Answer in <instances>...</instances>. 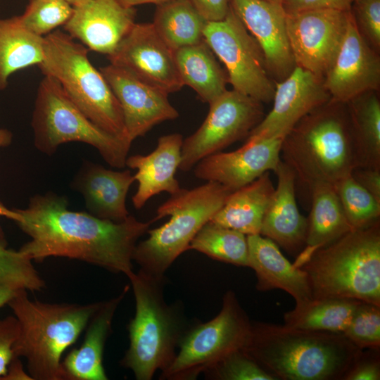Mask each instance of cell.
<instances>
[{"instance_id": "d6a6232c", "label": "cell", "mask_w": 380, "mask_h": 380, "mask_svg": "<svg viewBox=\"0 0 380 380\" xmlns=\"http://www.w3.org/2000/svg\"><path fill=\"white\" fill-rule=\"evenodd\" d=\"M189 250L234 265L248 267L246 235L210 221L198 232Z\"/></svg>"}, {"instance_id": "836d02e7", "label": "cell", "mask_w": 380, "mask_h": 380, "mask_svg": "<svg viewBox=\"0 0 380 380\" xmlns=\"http://www.w3.org/2000/svg\"><path fill=\"white\" fill-rule=\"evenodd\" d=\"M0 216L14 222L18 217L15 209L6 208L0 201ZM32 260L20 250L7 248L0 240V282L15 289L40 291L45 282L33 266Z\"/></svg>"}, {"instance_id": "d590c367", "label": "cell", "mask_w": 380, "mask_h": 380, "mask_svg": "<svg viewBox=\"0 0 380 380\" xmlns=\"http://www.w3.org/2000/svg\"><path fill=\"white\" fill-rule=\"evenodd\" d=\"M73 9V6L64 0H30L19 18L29 31L44 37L64 25L70 18Z\"/></svg>"}, {"instance_id": "d4e9b609", "label": "cell", "mask_w": 380, "mask_h": 380, "mask_svg": "<svg viewBox=\"0 0 380 380\" xmlns=\"http://www.w3.org/2000/svg\"><path fill=\"white\" fill-rule=\"evenodd\" d=\"M129 286L108 300L103 301L87 324L84 341L62 361L68 380H107L103 365L104 347L112 328L115 311L128 292Z\"/></svg>"}, {"instance_id": "d6986e66", "label": "cell", "mask_w": 380, "mask_h": 380, "mask_svg": "<svg viewBox=\"0 0 380 380\" xmlns=\"http://www.w3.org/2000/svg\"><path fill=\"white\" fill-rule=\"evenodd\" d=\"M231 6L259 45L266 69L276 82L284 80L296 63L286 32L281 4L265 0H231Z\"/></svg>"}, {"instance_id": "44dd1931", "label": "cell", "mask_w": 380, "mask_h": 380, "mask_svg": "<svg viewBox=\"0 0 380 380\" xmlns=\"http://www.w3.org/2000/svg\"><path fill=\"white\" fill-rule=\"evenodd\" d=\"M134 182V176L129 170L115 171L86 160L71 186L83 196L89 213L100 219L120 222L129 215L126 197Z\"/></svg>"}, {"instance_id": "ac0fdd59", "label": "cell", "mask_w": 380, "mask_h": 380, "mask_svg": "<svg viewBox=\"0 0 380 380\" xmlns=\"http://www.w3.org/2000/svg\"><path fill=\"white\" fill-rule=\"evenodd\" d=\"M283 138L246 140L239 148L220 151L201 160L194 167L196 177L220 183L232 191L252 182L270 170L274 171L281 160Z\"/></svg>"}, {"instance_id": "f907efd6", "label": "cell", "mask_w": 380, "mask_h": 380, "mask_svg": "<svg viewBox=\"0 0 380 380\" xmlns=\"http://www.w3.org/2000/svg\"><path fill=\"white\" fill-rule=\"evenodd\" d=\"M271 2L280 3L281 4L282 0H265Z\"/></svg>"}, {"instance_id": "3957f363", "label": "cell", "mask_w": 380, "mask_h": 380, "mask_svg": "<svg viewBox=\"0 0 380 380\" xmlns=\"http://www.w3.org/2000/svg\"><path fill=\"white\" fill-rule=\"evenodd\" d=\"M281 156L310 187L350 175L357 161L346 103L330 99L305 115L283 138Z\"/></svg>"}, {"instance_id": "cb8c5ba5", "label": "cell", "mask_w": 380, "mask_h": 380, "mask_svg": "<svg viewBox=\"0 0 380 380\" xmlns=\"http://www.w3.org/2000/svg\"><path fill=\"white\" fill-rule=\"evenodd\" d=\"M277 186L263 217L260 234L289 253L305 246L308 218L299 211L295 194L296 176L282 160L274 171Z\"/></svg>"}, {"instance_id": "f546056e", "label": "cell", "mask_w": 380, "mask_h": 380, "mask_svg": "<svg viewBox=\"0 0 380 380\" xmlns=\"http://www.w3.org/2000/svg\"><path fill=\"white\" fill-rule=\"evenodd\" d=\"M379 91L364 92L346 102L357 167L380 168Z\"/></svg>"}, {"instance_id": "b9f144b4", "label": "cell", "mask_w": 380, "mask_h": 380, "mask_svg": "<svg viewBox=\"0 0 380 380\" xmlns=\"http://www.w3.org/2000/svg\"><path fill=\"white\" fill-rule=\"evenodd\" d=\"M189 1L207 22L223 20L231 7V0H189Z\"/></svg>"}, {"instance_id": "ab89813d", "label": "cell", "mask_w": 380, "mask_h": 380, "mask_svg": "<svg viewBox=\"0 0 380 380\" xmlns=\"http://www.w3.org/2000/svg\"><path fill=\"white\" fill-rule=\"evenodd\" d=\"M19 332V323L15 316L0 319V378L5 375L13 357V346Z\"/></svg>"}, {"instance_id": "7c38bea8", "label": "cell", "mask_w": 380, "mask_h": 380, "mask_svg": "<svg viewBox=\"0 0 380 380\" xmlns=\"http://www.w3.org/2000/svg\"><path fill=\"white\" fill-rule=\"evenodd\" d=\"M199 128L183 140L179 169L191 170L203 158L248 137L265 116L262 103L234 89L209 104Z\"/></svg>"}, {"instance_id": "603a6c76", "label": "cell", "mask_w": 380, "mask_h": 380, "mask_svg": "<svg viewBox=\"0 0 380 380\" xmlns=\"http://www.w3.org/2000/svg\"><path fill=\"white\" fill-rule=\"evenodd\" d=\"M246 237L248 267L255 272L258 290L282 289L295 299L296 305L313 299L306 272L291 263L273 241L260 234Z\"/></svg>"}, {"instance_id": "bcb514c9", "label": "cell", "mask_w": 380, "mask_h": 380, "mask_svg": "<svg viewBox=\"0 0 380 380\" xmlns=\"http://www.w3.org/2000/svg\"><path fill=\"white\" fill-rule=\"evenodd\" d=\"M18 290L0 282V308L8 304Z\"/></svg>"}, {"instance_id": "5b68a950", "label": "cell", "mask_w": 380, "mask_h": 380, "mask_svg": "<svg viewBox=\"0 0 380 380\" xmlns=\"http://www.w3.org/2000/svg\"><path fill=\"white\" fill-rule=\"evenodd\" d=\"M135 299L134 317L128 324L129 346L120 361L137 380H151L172 363L189 327L178 304L164 298L165 277L139 270L127 277Z\"/></svg>"}, {"instance_id": "60d3db41", "label": "cell", "mask_w": 380, "mask_h": 380, "mask_svg": "<svg viewBox=\"0 0 380 380\" xmlns=\"http://www.w3.org/2000/svg\"><path fill=\"white\" fill-rule=\"evenodd\" d=\"M355 0H282L286 13L307 10L329 9L350 11Z\"/></svg>"}, {"instance_id": "83f0119b", "label": "cell", "mask_w": 380, "mask_h": 380, "mask_svg": "<svg viewBox=\"0 0 380 380\" xmlns=\"http://www.w3.org/2000/svg\"><path fill=\"white\" fill-rule=\"evenodd\" d=\"M175 58L183 84L203 102L210 104L227 90V72L204 39L175 51Z\"/></svg>"}, {"instance_id": "9a60e30c", "label": "cell", "mask_w": 380, "mask_h": 380, "mask_svg": "<svg viewBox=\"0 0 380 380\" xmlns=\"http://www.w3.org/2000/svg\"><path fill=\"white\" fill-rule=\"evenodd\" d=\"M335 101L346 103L369 91H379L380 58L359 32L350 10L344 37L323 79Z\"/></svg>"}, {"instance_id": "4316f807", "label": "cell", "mask_w": 380, "mask_h": 380, "mask_svg": "<svg viewBox=\"0 0 380 380\" xmlns=\"http://www.w3.org/2000/svg\"><path fill=\"white\" fill-rule=\"evenodd\" d=\"M274 189L270 173L266 172L232 192L210 221L246 236L260 234Z\"/></svg>"}, {"instance_id": "30bf717a", "label": "cell", "mask_w": 380, "mask_h": 380, "mask_svg": "<svg viewBox=\"0 0 380 380\" xmlns=\"http://www.w3.org/2000/svg\"><path fill=\"white\" fill-rule=\"evenodd\" d=\"M252 324L236 293L228 291L214 318L188 327L172 363L159 379H196L229 353L244 349L251 336Z\"/></svg>"}, {"instance_id": "ba28073f", "label": "cell", "mask_w": 380, "mask_h": 380, "mask_svg": "<svg viewBox=\"0 0 380 380\" xmlns=\"http://www.w3.org/2000/svg\"><path fill=\"white\" fill-rule=\"evenodd\" d=\"M233 192L225 186L206 182L197 187L182 189L162 203L154 221L166 216L169 220L148 229V237L137 243L133 260L141 270L155 277H164L166 270L184 252L201 228L211 220Z\"/></svg>"}, {"instance_id": "9c48e42d", "label": "cell", "mask_w": 380, "mask_h": 380, "mask_svg": "<svg viewBox=\"0 0 380 380\" xmlns=\"http://www.w3.org/2000/svg\"><path fill=\"white\" fill-rule=\"evenodd\" d=\"M31 125L35 147L52 155L61 144L79 141L94 146L111 167L125 166L132 143L91 121L53 77L44 75L34 101Z\"/></svg>"}, {"instance_id": "f6af8a7d", "label": "cell", "mask_w": 380, "mask_h": 380, "mask_svg": "<svg viewBox=\"0 0 380 380\" xmlns=\"http://www.w3.org/2000/svg\"><path fill=\"white\" fill-rule=\"evenodd\" d=\"M1 380L32 379L28 373L24 370L19 357H13L8 365L5 375L0 378Z\"/></svg>"}, {"instance_id": "7a4b0ae2", "label": "cell", "mask_w": 380, "mask_h": 380, "mask_svg": "<svg viewBox=\"0 0 380 380\" xmlns=\"http://www.w3.org/2000/svg\"><path fill=\"white\" fill-rule=\"evenodd\" d=\"M245 351L277 379H343L362 353L343 334L255 322Z\"/></svg>"}, {"instance_id": "f1b7e54d", "label": "cell", "mask_w": 380, "mask_h": 380, "mask_svg": "<svg viewBox=\"0 0 380 380\" xmlns=\"http://www.w3.org/2000/svg\"><path fill=\"white\" fill-rule=\"evenodd\" d=\"M44 56V37L25 28L19 15L0 18V91L5 89L12 74L39 65Z\"/></svg>"}, {"instance_id": "7bdbcfd3", "label": "cell", "mask_w": 380, "mask_h": 380, "mask_svg": "<svg viewBox=\"0 0 380 380\" xmlns=\"http://www.w3.org/2000/svg\"><path fill=\"white\" fill-rule=\"evenodd\" d=\"M360 355L345 374L342 379L379 380L380 365L379 360L364 359L360 360Z\"/></svg>"}, {"instance_id": "74e56055", "label": "cell", "mask_w": 380, "mask_h": 380, "mask_svg": "<svg viewBox=\"0 0 380 380\" xmlns=\"http://www.w3.org/2000/svg\"><path fill=\"white\" fill-rule=\"evenodd\" d=\"M343 334L362 350L364 348L378 349L380 346V305L361 302Z\"/></svg>"}, {"instance_id": "e575fe53", "label": "cell", "mask_w": 380, "mask_h": 380, "mask_svg": "<svg viewBox=\"0 0 380 380\" xmlns=\"http://www.w3.org/2000/svg\"><path fill=\"white\" fill-rule=\"evenodd\" d=\"M334 186L353 229L365 228L379 221L380 202L351 175L336 182Z\"/></svg>"}, {"instance_id": "4fadbf2b", "label": "cell", "mask_w": 380, "mask_h": 380, "mask_svg": "<svg viewBox=\"0 0 380 380\" xmlns=\"http://www.w3.org/2000/svg\"><path fill=\"white\" fill-rule=\"evenodd\" d=\"M349 11L307 10L286 13V32L296 63L324 79L344 37Z\"/></svg>"}, {"instance_id": "e0dca14e", "label": "cell", "mask_w": 380, "mask_h": 380, "mask_svg": "<svg viewBox=\"0 0 380 380\" xmlns=\"http://www.w3.org/2000/svg\"><path fill=\"white\" fill-rule=\"evenodd\" d=\"M100 71L120 103L126 135L131 143L156 125L179 117L166 92L110 63Z\"/></svg>"}, {"instance_id": "ee69618b", "label": "cell", "mask_w": 380, "mask_h": 380, "mask_svg": "<svg viewBox=\"0 0 380 380\" xmlns=\"http://www.w3.org/2000/svg\"><path fill=\"white\" fill-rule=\"evenodd\" d=\"M350 175L380 202V168L357 167L353 170Z\"/></svg>"}, {"instance_id": "8fae6325", "label": "cell", "mask_w": 380, "mask_h": 380, "mask_svg": "<svg viewBox=\"0 0 380 380\" xmlns=\"http://www.w3.org/2000/svg\"><path fill=\"white\" fill-rule=\"evenodd\" d=\"M203 39L223 63L232 89L261 103L272 101L275 82L262 52L232 6L223 20L206 23Z\"/></svg>"}, {"instance_id": "52a82bcc", "label": "cell", "mask_w": 380, "mask_h": 380, "mask_svg": "<svg viewBox=\"0 0 380 380\" xmlns=\"http://www.w3.org/2000/svg\"><path fill=\"white\" fill-rule=\"evenodd\" d=\"M88 51L65 31L54 30L44 37V56L38 67L44 75L60 83L95 125L129 141L120 103L100 70L91 63Z\"/></svg>"}, {"instance_id": "f35d334b", "label": "cell", "mask_w": 380, "mask_h": 380, "mask_svg": "<svg viewBox=\"0 0 380 380\" xmlns=\"http://www.w3.org/2000/svg\"><path fill=\"white\" fill-rule=\"evenodd\" d=\"M350 12L360 34L379 53L380 0H355Z\"/></svg>"}, {"instance_id": "7402d4cb", "label": "cell", "mask_w": 380, "mask_h": 380, "mask_svg": "<svg viewBox=\"0 0 380 380\" xmlns=\"http://www.w3.org/2000/svg\"><path fill=\"white\" fill-rule=\"evenodd\" d=\"M182 135L172 133L158 138L156 148L148 155L127 156L125 166L137 170L134 175L138 182L132 198L134 208L139 210L153 196L167 192L170 196L182 188L175 177L181 163Z\"/></svg>"}, {"instance_id": "2e32d148", "label": "cell", "mask_w": 380, "mask_h": 380, "mask_svg": "<svg viewBox=\"0 0 380 380\" xmlns=\"http://www.w3.org/2000/svg\"><path fill=\"white\" fill-rule=\"evenodd\" d=\"M330 99L322 78L296 66L284 80L275 82L272 108L246 140L284 138L300 119Z\"/></svg>"}, {"instance_id": "8d00e7d4", "label": "cell", "mask_w": 380, "mask_h": 380, "mask_svg": "<svg viewBox=\"0 0 380 380\" xmlns=\"http://www.w3.org/2000/svg\"><path fill=\"white\" fill-rule=\"evenodd\" d=\"M203 374L214 380H277L244 349L229 353Z\"/></svg>"}, {"instance_id": "5bb4252c", "label": "cell", "mask_w": 380, "mask_h": 380, "mask_svg": "<svg viewBox=\"0 0 380 380\" xmlns=\"http://www.w3.org/2000/svg\"><path fill=\"white\" fill-rule=\"evenodd\" d=\"M107 57L110 64L168 94L184 86L175 51L160 37L152 23H135Z\"/></svg>"}, {"instance_id": "484cf974", "label": "cell", "mask_w": 380, "mask_h": 380, "mask_svg": "<svg viewBox=\"0 0 380 380\" xmlns=\"http://www.w3.org/2000/svg\"><path fill=\"white\" fill-rule=\"evenodd\" d=\"M312 207L308 217L305 248L293 263L301 268L318 249L353 230L348 223L334 184L317 182L310 186Z\"/></svg>"}, {"instance_id": "6da1fadb", "label": "cell", "mask_w": 380, "mask_h": 380, "mask_svg": "<svg viewBox=\"0 0 380 380\" xmlns=\"http://www.w3.org/2000/svg\"><path fill=\"white\" fill-rule=\"evenodd\" d=\"M68 206L65 196L49 191L32 196L27 208L15 209V222L30 237L19 250L32 260L65 257L129 277L137 241L154 220L141 222L129 215L115 222Z\"/></svg>"}, {"instance_id": "1f68e13d", "label": "cell", "mask_w": 380, "mask_h": 380, "mask_svg": "<svg viewBox=\"0 0 380 380\" xmlns=\"http://www.w3.org/2000/svg\"><path fill=\"white\" fill-rule=\"evenodd\" d=\"M362 301L329 298L312 299L284 314V325L300 329L341 333Z\"/></svg>"}, {"instance_id": "8992f818", "label": "cell", "mask_w": 380, "mask_h": 380, "mask_svg": "<svg viewBox=\"0 0 380 380\" xmlns=\"http://www.w3.org/2000/svg\"><path fill=\"white\" fill-rule=\"evenodd\" d=\"M301 269L313 299L350 298L380 305L379 221L318 249Z\"/></svg>"}, {"instance_id": "681fc988", "label": "cell", "mask_w": 380, "mask_h": 380, "mask_svg": "<svg viewBox=\"0 0 380 380\" xmlns=\"http://www.w3.org/2000/svg\"><path fill=\"white\" fill-rule=\"evenodd\" d=\"M68 4H70L73 7H76L78 6L82 5L84 2H86L87 0H64Z\"/></svg>"}, {"instance_id": "277c9868", "label": "cell", "mask_w": 380, "mask_h": 380, "mask_svg": "<svg viewBox=\"0 0 380 380\" xmlns=\"http://www.w3.org/2000/svg\"><path fill=\"white\" fill-rule=\"evenodd\" d=\"M101 303H44L30 300L27 290L18 289L7 304L20 327L13 357L26 359L32 379L68 380L61 356L77 340Z\"/></svg>"}, {"instance_id": "ffe728a7", "label": "cell", "mask_w": 380, "mask_h": 380, "mask_svg": "<svg viewBox=\"0 0 380 380\" xmlns=\"http://www.w3.org/2000/svg\"><path fill=\"white\" fill-rule=\"evenodd\" d=\"M73 8L65 32L89 50L107 56L135 24L134 7L118 0H87Z\"/></svg>"}, {"instance_id": "4dcf8cb0", "label": "cell", "mask_w": 380, "mask_h": 380, "mask_svg": "<svg viewBox=\"0 0 380 380\" xmlns=\"http://www.w3.org/2000/svg\"><path fill=\"white\" fill-rule=\"evenodd\" d=\"M206 23L189 0H170L156 5L152 24L175 51L202 41Z\"/></svg>"}, {"instance_id": "c3c4849f", "label": "cell", "mask_w": 380, "mask_h": 380, "mask_svg": "<svg viewBox=\"0 0 380 380\" xmlns=\"http://www.w3.org/2000/svg\"><path fill=\"white\" fill-rule=\"evenodd\" d=\"M13 134L6 129L0 128V147H6L11 144Z\"/></svg>"}, {"instance_id": "7dc6e473", "label": "cell", "mask_w": 380, "mask_h": 380, "mask_svg": "<svg viewBox=\"0 0 380 380\" xmlns=\"http://www.w3.org/2000/svg\"><path fill=\"white\" fill-rule=\"evenodd\" d=\"M122 5L127 7H134L144 4H154L158 5L170 0H118Z\"/></svg>"}]
</instances>
